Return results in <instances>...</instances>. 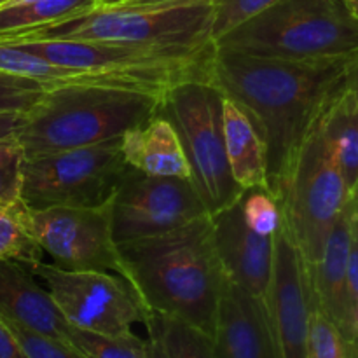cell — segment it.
<instances>
[{
  "label": "cell",
  "mask_w": 358,
  "mask_h": 358,
  "mask_svg": "<svg viewBox=\"0 0 358 358\" xmlns=\"http://www.w3.org/2000/svg\"><path fill=\"white\" fill-rule=\"evenodd\" d=\"M346 90L358 100V58L353 59L346 70Z\"/></svg>",
  "instance_id": "36"
},
{
  "label": "cell",
  "mask_w": 358,
  "mask_h": 358,
  "mask_svg": "<svg viewBox=\"0 0 358 358\" xmlns=\"http://www.w3.org/2000/svg\"><path fill=\"white\" fill-rule=\"evenodd\" d=\"M245 222L252 231L264 236H275L283 224L282 206L268 187H254L240 199Z\"/></svg>",
  "instance_id": "25"
},
{
  "label": "cell",
  "mask_w": 358,
  "mask_h": 358,
  "mask_svg": "<svg viewBox=\"0 0 358 358\" xmlns=\"http://www.w3.org/2000/svg\"><path fill=\"white\" fill-rule=\"evenodd\" d=\"M126 0H98V6L100 7H115V6H122Z\"/></svg>",
  "instance_id": "37"
},
{
  "label": "cell",
  "mask_w": 358,
  "mask_h": 358,
  "mask_svg": "<svg viewBox=\"0 0 358 358\" xmlns=\"http://www.w3.org/2000/svg\"><path fill=\"white\" fill-rule=\"evenodd\" d=\"M163 96L114 86H56L24 114L16 136L27 156L94 145L156 117Z\"/></svg>",
  "instance_id": "3"
},
{
  "label": "cell",
  "mask_w": 358,
  "mask_h": 358,
  "mask_svg": "<svg viewBox=\"0 0 358 358\" xmlns=\"http://www.w3.org/2000/svg\"><path fill=\"white\" fill-rule=\"evenodd\" d=\"M346 2H348V3H350V6H352V3H355V2H357V0H346Z\"/></svg>",
  "instance_id": "41"
},
{
  "label": "cell",
  "mask_w": 358,
  "mask_h": 358,
  "mask_svg": "<svg viewBox=\"0 0 358 358\" xmlns=\"http://www.w3.org/2000/svg\"><path fill=\"white\" fill-rule=\"evenodd\" d=\"M0 315L38 334L70 343L72 325L31 269L20 262L0 259Z\"/></svg>",
  "instance_id": "16"
},
{
  "label": "cell",
  "mask_w": 358,
  "mask_h": 358,
  "mask_svg": "<svg viewBox=\"0 0 358 358\" xmlns=\"http://www.w3.org/2000/svg\"><path fill=\"white\" fill-rule=\"evenodd\" d=\"M30 226L52 264L72 271H110L124 278L117 241L112 233L110 205L30 210Z\"/></svg>",
  "instance_id": "12"
},
{
  "label": "cell",
  "mask_w": 358,
  "mask_h": 358,
  "mask_svg": "<svg viewBox=\"0 0 358 358\" xmlns=\"http://www.w3.org/2000/svg\"><path fill=\"white\" fill-rule=\"evenodd\" d=\"M131 166L122 136L77 149L27 156L21 199L30 210L110 205Z\"/></svg>",
  "instance_id": "9"
},
{
  "label": "cell",
  "mask_w": 358,
  "mask_h": 358,
  "mask_svg": "<svg viewBox=\"0 0 358 358\" xmlns=\"http://www.w3.org/2000/svg\"><path fill=\"white\" fill-rule=\"evenodd\" d=\"M98 7V0H28L0 9V37L59 23Z\"/></svg>",
  "instance_id": "21"
},
{
  "label": "cell",
  "mask_w": 358,
  "mask_h": 358,
  "mask_svg": "<svg viewBox=\"0 0 358 358\" xmlns=\"http://www.w3.org/2000/svg\"><path fill=\"white\" fill-rule=\"evenodd\" d=\"M0 259L20 262L27 268L44 262V250L30 226V208L23 199L0 205Z\"/></svg>",
  "instance_id": "22"
},
{
  "label": "cell",
  "mask_w": 358,
  "mask_h": 358,
  "mask_svg": "<svg viewBox=\"0 0 358 358\" xmlns=\"http://www.w3.org/2000/svg\"><path fill=\"white\" fill-rule=\"evenodd\" d=\"M350 7H352L353 14H355V16L358 17V0H357V2H355V3H352V6H350Z\"/></svg>",
  "instance_id": "39"
},
{
  "label": "cell",
  "mask_w": 358,
  "mask_h": 358,
  "mask_svg": "<svg viewBox=\"0 0 358 358\" xmlns=\"http://www.w3.org/2000/svg\"><path fill=\"white\" fill-rule=\"evenodd\" d=\"M72 327L107 336L135 334L150 313L135 287L110 271H72L41 262L31 269Z\"/></svg>",
  "instance_id": "10"
},
{
  "label": "cell",
  "mask_w": 358,
  "mask_h": 358,
  "mask_svg": "<svg viewBox=\"0 0 358 358\" xmlns=\"http://www.w3.org/2000/svg\"><path fill=\"white\" fill-rule=\"evenodd\" d=\"M10 0H0V7H3V6H7V3H9Z\"/></svg>",
  "instance_id": "40"
},
{
  "label": "cell",
  "mask_w": 358,
  "mask_h": 358,
  "mask_svg": "<svg viewBox=\"0 0 358 358\" xmlns=\"http://www.w3.org/2000/svg\"><path fill=\"white\" fill-rule=\"evenodd\" d=\"M0 358H28L23 346L0 317Z\"/></svg>",
  "instance_id": "32"
},
{
  "label": "cell",
  "mask_w": 358,
  "mask_h": 358,
  "mask_svg": "<svg viewBox=\"0 0 358 358\" xmlns=\"http://www.w3.org/2000/svg\"><path fill=\"white\" fill-rule=\"evenodd\" d=\"M122 152L133 170L152 177L191 178L184 147L168 119L156 115L122 135Z\"/></svg>",
  "instance_id": "18"
},
{
  "label": "cell",
  "mask_w": 358,
  "mask_h": 358,
  "mask_svg": "<svg viewBox=\"0 0 358 358\" xmlns=\"http://www.w3.org/2000/svg\"><path fill=\"white\" fill-rule=\"evenodd\" d=\"M280 0H212V38L226 37L229 31L268 10Z\"/></svg>",
  "instance_id": "27"
},
{
  "label": "cell",
  "mask_w": 358,
  "mask_h": 358,
  "mask_svg": "<svg viewBox=\"0 0 358 358\" xmlns=\"http://www.w3.org/2000/svg\"><path fill=\"white\" fill-rule=\"evenodd\" d=\"M353 227L355 198L350 199L348 206L329 233L320 259L308 273L315 306L325 317L331 318L341 332L345 331L348 320V266L353 245Z\"/></svg>",
  "instance_id": "17"
},
{
  "label": "cell",
  "mask_w": 358,
  "mask_h": 358,
  "mask_svg": "<svg viewBox=\"0 0 358 358\" xmlns=\"http://www.w3.org/2000/svg\"><path fill=\"white\" fill-rule=\"evenodd\" d=\"M212 2V0H126L122 6L128 7H177L191 6V3Z\"/></svg>",
  "instance_id": "35"
},
{
  "label": "cell",
  "mask_w": 358,
  "mask_h": 358,
  "mask_svg": "<svg viewBox=\"0 0 358 358\" xmlns=\"http://www.w3.org/2000/svg\"><path fill=\"white\" fill-rule=\"evenodd\" d=\"M264 303L282 358H308L315 303L303 255L283 224L275 234L273 273Z\"/></svg>",
  "instance_id": "13"
},
{
  "label": "cell",
  "mask_w": 358,
  "mask_h": 358,
  "mask_svg": "<svg viewBox=\"0 0 358 358\" xmlns=\"http://www.w3.org/2000/svg\"><path fill=\"white\" fill-rule=\"evenodd\" d=\"M69 341L87 358H147V339L136 334L107 336L72 327Z\"/></svg>",
  "instance_id": "24"
},
{
  "label": "cell",
  "mask_w": 358,
  "mask_h": 358,
  "mask_svg": "<svg viewBox=\"0 0 358 358\" xmlns=\"http://www.w3.org/2000/svg\"><path fill=\"white\" fill-rule=\"evenodd\" d=\"M49 90H52V86L41 80L0 72V112L27 114Z\"/></svg>",
  "instance_id": "29"
},
{
  "label": "cell",
  "mask_w": 358,
  "mask_h": 358,
  "mask_svg": "<svg viewBox=\"0 0 358 358\" xmlns=\"http://www.w3.org/2000/svg\"><path fill=\"white\" fill-rule=\"evenodd\" d=\"M212 224L215 250L227 278L264 301L271 282L275 236L252 231L245 222L240 201L213 213Z\"/></svg>",
  "instance_id": "15"
},
{
  "label": "cell",
  "mask_w": 358,
  "mask_h": 358,
  "mask_svg": "<svg viewBox=\"0 0 358 358\" xmlns=\"http://www.w3.org/2000/svg\"><path fill=\"white\" fill-rule=\"evenodd\" d=\"M157 115L173 124L191 168V182L210 215L240 201L224 135V93L212 80H185L163 96Z\"/></svg>",
  "instance_id": "6"
},
{
  "label": "cell",
  "mask_w": 358,
  "mask_h": 358,
  "mask_svg": "<svg viewBox=\"0 0 358 358\" xmlns=\"http://www.w3.org/2000/svg\"><path fill=\"white\" fill-rule=\"evenodd\" d=\"M23 121V112H0V138L16 135Z\"/></svg>",
  "instance_id": "33"
},
{
  "label": "cell",
  "mask_w": 358,
  "mask_h": 358,
  "mask_svg": "<svg viewBox=\"0 0 358 358\" xmlns=\"http://www.w3.org/2000/svg\"><path fill=\"white\" fill-rule=\"evenodd\" d=\"M212 2L177 7H94L35 30L3 35L0 42L62 38L136 45H206L212 38Z\"/></svg>",
  "instance_id": "7"
},
{
  "label": "cell",
  "mask_w": 358,
  "mask_h": 358,
  "mask_svg": "<svg viewBox=\"0 0 358 358\" xmlns=\"http://www.w3.org/2000/svg\"><path fill=\"white\" fill-rule=\"evenodd\" d=\"M355 229H357V234H358V192L355 196Z\"/></svg>",
  "instance_id": "38"
},
{
  "label": "cell",
  "mask_w": 358,
  "mask_h": 358,
  "mask_svg": "<svg viewBox=\"0 0 358 358\" xmlns=\"http://www.w3.org/2000/svg\"><path fill=\"white\" fill-rule=\"evenodd\" d=\"M17 45L48 62L70 69L112 73L147 84L157 94H166L185 80H210L217 45H136L107 42L62 41H13Z\"/></svg>",
  "instance_id": "5"
},
{
  "label": "cell",
  "mask_w": 358,
  "mask_h": 358,
  "mask_svg": "<svg viewBox=\"0 0 358 358\" xmlns=\"http://www.w3.org/2000/svg\"><path fill=\"white\" fill-rule=\"evenodd\" d=\"M212 339L219 358H282L266 303L226 273Z\"/></svg>",
  "instance_id": "14"
},
{
  "label": "cell",
  "mask_w": 358,
  "mask_h": 358,
  "mask_svg": "<svg viewBox=\"0 0 358 358\" xmlns=\"http://www.w3.org/2000/svg\"><path fill=\"white\" fill-rule=\"evenodd\" d=\"M215 45L283 62H341L358 56V17L346 0H280Z\"/></svg>",
  "instance_id": "4"
},
{
  "label": "cell",
  "mask_w": 358,
  "mask_h": 358,
  "mask_svg": "<svg viewBox=\"0 0 358 358\" xmlns=\"http://www.w3.org/2000/svg\"><path fill=\"white\" fill-rule=\"evenodd\" d=\"M2 320L9 325V329L16 336L20 345L23 346L28 358H87L70 343L38 334V332L30 331V329L23 327V325L16 324V322L9 320L6 317H2Z\"/></svg>",
  "instance_id": "30"
},
{
  "label": "cell",
  "mask_w": 358,
  "mask_h": 358,
  "mask_svg": "<svg viewBox=\"0 0 358 358\" xmlns=\"http://www.w3.org/2000/svg\"><path fill=\"white\" fill-rule=\"evenodd\" d=\"M353 59L283 62L217 48L210 80L257 128L266 145L268 189L276 199L311 126L345 86Z\"/></svg>",
  "instance_id": "1"
},
{
  "label": "cell",
  "mask_w": 358,
  "mask_h": 358,
  "mask_svg": "<svg viewBox=\"0 0 358 358\" xmlns=\"http://www.w3.org/2000/svg\"><path fill=\"white\" fill-rule=\"evenodd\" d=\"M308 358H358V348L346 341L341 329L317 306L311 313Z\"/></svg>",
  "instance_id": "26"
},
{
  "label": "cell",
  "mask_w": 358,
  "mask_h": 358,
  "mask_svg": "<svg viewBox=\"0 0 358 358\" xmlns=\"http://www.w3.org/2000/svg\"><path fill=\"white\" fill-rule=\"evenodd\" d=\"M117 248L124 278L149 313L178 318L213 336L224 269L212 215L157 236L117 243Z\"/></svg>",
  "instance_id": "2"
},
{
  "label": "cell",
  "mask_w": 358,
  "mask_h": 358,
  "mask_svg": "<svg viewBox=\"0 0 358 358\" xmlns=\"http://www.w3.org/2000/svg\"><path fill=\"white\" fill-rule=\"evenodd\" d=\"M358 308V234L353 227V245L352 254H350V266H348V320L350 315ZM346 320V325H348ZM346 331V327H345ZM343 331V336H345Z\"/></svg>",
  "instance_id": "31"
},
{
  "label": "cell",
  "mask_w": 358,
  "mask_h": 358,
  "mask_svg": "<svg viewBox=\"0 0 358 358\" xmlns=\"http://www.w3.org/2000/svg\"><path fill=\"white\" fill-rule=\"evenodd\" d=\"M322 122L350 196L355 198L358 192V100L346 90V80L324 108Z\"/></svg>",
  "instance_id": "20"
},
{
  "label": "cell",
  "mask_w": 358,
  "mask_h": 358,
  "mask_svg": "<svg viewBox=\"0 0 358 358\" xmlns=\"http://www.w3.org/2000/svg\"><path fill=\"white\" fill-rule=\"evenodd\" d=\"M27 152L16 135L0 138V205L21 199Z\"/></svg>",
  "instance_id": "28"
},
{
  "label": "cell",
  "mask_w": 358,
  "mask_h": 358,
  "mask_svg": "<svg viewBox=\"0 0 358 358\" xmlns=\"http://www.w3.org/2000/svg\"><path fill=\"white\" fill-rule=\"evenodd\" d=\"M210 215L191 178L152 177L129 170L110 203L117 243L157 236Z\"/></svg>",
  "instance_id": "11"
},
{
  "label": "cell",
  "mask_w": 358,
  "mask_h": 358,
  "mask_svg": "<svg viewBox=\"0 0 358 358\" xmlns=\"http://www.w3.org/2000/svg\"><path fill=\"white\" fill-rule=\"evenodd\" d=\"M322 114L301 145L278 196L283 226L299 248L308 273L318 262L329 233L352 199L325 135Z\"/></svg>",
  "instance_id": "8"
},
{
  "label": "cell",
  "mask_w": 358,
  "mask_h": 358,
  "mask_svg": "<svg viewBox=\"0 0 358 358\" xmlns=\"http://www.w3.org/2000/svg\"><path fill=\"white\" fill-rule=\"evenodd\" d=\"M147 329V358H168L161 336L150 322L145 324Z\"/></svg>",
  "instance_id": "34"
},
{
  "label": "cell",
  "mask_w": 358,
  "mask_h": 358,
  "mask_svg": "<svg viewBox=\"0 0 358 358\" xmlns=\"http://www.w3.org/2000/svg\"><path fill=\"white\" fill-rule=\"evenodd\" d=\"M224 135L234 180L243 191L268 187L266 145L247 112L224 94Z\"/></svg>",
  "instance_id": "19"
},
{
  "label": "cell",
  "mask_w": 358,
  "mask_h": 358,
  "mask_svg": "<svg viewBox=\"0 0 358 358\" xmlns=\"http://www.w3.org/2000/svg\"><path fill=\"white\" fill-rule=\"evenodd\" d=\"M157 329L168 358H219L212 336L187 322L150 313L149 320Z\"/></svg>",
  "instance_id": "23"
}]
</instances>
